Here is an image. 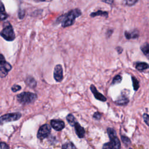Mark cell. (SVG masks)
Wrapping results in <instances>:
<instances>
[{
    "instance_id": "f1b7e54d",
    "label": "cell",
    "mask_w": 149,
    "mask_h": 149,
    "mask_svg": "<svg viewBox=\"0 0 149 149\" xmlns=\"http://www.w3.org/2000/svg\"><path fill=\"white\" fill-rule=\"evenodd\" d=\"M5 62H6V61L3 55L0 54V64H3Z\"/></svg>"
},
{
    "instance_id": "4fadbf2b",
    "label": "cell",
    "mask_w": 149,
    "mask_h": 149,
    "mask_svg": "<svg viewBox=\"0 0 149 149\" xmlns=\"http://www.w3.org/2000/svg\"><path fill=\"white\" fill-rule=\"evenodd\" d=\"M125 37L127 39L130 38H135L139 36V32L137 30H133L132 31H126L125 32Z\"/></svg>"
},
{
    "instance_id": "83f0119b",
    "label": "cell",
    "mask_w": 149,
    "mask_h": 149,
    "mask_svg": "<svg viewBox=\"0 0 149 149\" xmlns=\"http://www.w3.org/2000/svg\"><path fill=\"white\" fill-rule=\"evenodd\" d=\"M102 149H112V148L109 143H105L103 145Z\"/></svg>"
},
{
    "instance_id": "6da1fadb",
    "label": "cell",
    "mask_w": 149,
    "mask_h": 149,
    "mask_svg": "<svg viewBox=\"0 0 149 149\" xmlns=\"http://www.w3.org/2000/svg\"><path fill=\"white\" fill-rule=\"evenodd\" d=\"M81 15V11L79 9H74L69 11L64 15L61 16L58 20L61 21L62 26L66 27L73 24L76 17Z\"/></svg>"
},
{
    "instance_id": "5bb4252c",
    "label": "cell",
    "mask_w": 149,
    "mask_h": 149,
    "mask_svg": "<svg viewBox=\"0 0 149 149\" xmlns=\"http://www.w3.org/2000/svg\"><path fill=\"white\" fill-rule=\"evenodd\" d=\"M149 68V65L145 62H138L136 65V68L139 71H143Z\"/></svg>"
},
{
    "instance_id": "4316f807",
    "label": "cell",
    "mask_w": 149,
    "mask_h": 149,
    "mask_svg": "<svg viewBox=\"0 0 149 149\" xmlns=\"http://www.w3.org/2000/svg\"><path fill=\"white\" fill-rule=\"evenodd\" d=\"M0 148H1V149H9L8 146L3 142L0 143Z\"/></svg>"
},
{
    "instance_id": "d4e9b609",
    "label": "cell",
    "mask_w": 149,
    "mask_h": 149,
    "mask_svg": "<svg viewBox=\"0 0 149 149\" xmlns=\"http://www.w3.org/2000/svg\"><path fill=\"white\" fill-rule=\"evenodd\" d=\"M21 89V87L19 85H16V84H15L13 85L12 87V90L13 91V92H16V91H17L19 90H20Z\"/></svg>"
},
{
    "instance_id": "1f68e13d",
    "label": "cell",
    "mask_w": 149,
    "mask_h": 149,
    "mask_svg": "<svg viewBox=\"0 0 149 149\" xmlns=\"http://www.w3.org/2000/svg\"><path fill=\"white\" fill-rule=\"evenodd\" d=\"M38 1H44V0H38Z\"/></svg>"
},
{
    "instance_id": "3957f363",
    "label": "cell",
    "mask_w": 149,
    "mask_h": 149,
    "mask_svg": "<svg viewBox=\"0 0 149 149\" xmlns=\"http://www.w3.org/2000/svg\"><path fill=\"white\" fill-rule=\"evenodd\" d=\"M107 133L110 139L109 144L112 149H120V142L116 136V131L111 127L107 129Z\"/></svg>"
},
{
    "instance_id": "ba28073f",
    "label": "cell",
    "mask_w": 149,
    "mask_h": 149,
    "mask_svg": "<svg viewBox=\"0 0 149 149\" xmlns=\"http://www.w3.org/2000/svg\"><path fill=\"white\" fill-rule=\"evenodd\" d=\"M12 69V66L8 62H5L3 64H0V77H5L8 72L10 71Z\"/></svg>"
},
{
    "instance_id": "8fae6325",
    "label": "cell",
    "mask_w": 149,
    "mask_h": 149,
    "mask_svg": "<svg viewBox=\"0 0 149 149\" xmlns=\"http://www.w3.org/2000/svg\"><path fill=\"white\" fill-rule=\"evenodd\" d=\"M74 126L76 133L78 136V137L79 138L84 137L85 134V130L84 128L81 126H80V125L77 122L75 123Z\"/></svg>"
},
{
    "instance_id": "7a4b0ae2",
    "label": "cell",
    "mask_w": 149,
    "mask_h": 149,
    "mask_svg": "<svg viewBox=\"0 0 149 149\" xmlns=\"http://www.w3.org/2000/svg\"><path fill=\"white\" fill-rule=\"evenodd\" d=\"M37 97L36 94L30 92H23L17 95L18 101L22 104H28L34 102Z\"/></svg>"
},
{
    "instance_id": "ac0fdd59",
    "label": "cell",
    "mask_w": 149,
    "mask_h": 149,
    "mask_svg": "<svg viewBox=\"0 0 149 149\" xmlns=\"http://www.w3.org/2000/svg\"><path fill=\"white\" fill-rule=\"evenodd\" d=\"M62 149H77L73 143L72 142H68L62 145Z\"/></svg>"
},
{
    "instance_id": "44dd1931",
    "label": "cell",
    "mask_w": 149,
    "mask_h": 149,
    "mask_svg": "<svg viewBox=\"0 0 149 149\" xmlns=\"http://www.w3.org/2000/svg\"><path fill=\"white\" fill-rule=\"evenodd\" d=\"M122 81V77L120 75H116L115 77H114V78L113 79L112 82V84H118L119 83H120Z\"/></svg>"
},
{
    "instance_id": "e0dca14e",
    "label": "cell",
    "mask_w": 149,
    "mask_h": 149,
    "mask_svg": "<svg viewBox=\"0 0 149 149\" xmlns=\"http://www.w3.org/2000/svg\"><path fill=\"white\" fill-rule=\"evenodd\" d=\"M66 119H67V121L68 122V123H69L71 126H74L75 123L76 122L74 116L72 114H71V113L69 114V115L66 116Z\"/></svg>"
},
{
    "instance_id": "30bf717a",
    "label": "cell",
    "mask_w": 149,
    "mask_h": 149,
    "mask_svg": "<svg viewBox=\"0 0 149 149\" xmlns=\"http://www.w3.org/2000/svg\"><path fill=\"white\" fill-rule=\"evenodd\" d=\"M90 90L92 92V93L94 94L95 98L101 101H105L107 100V98L105 97H104L101 93H99L98 91V90H97V88H95V87L93 85V84H91L90 86Z\"/></svg>"
},
{
    "instance_id": "52a82bcc",
    "label": "cell",
    "mask_w": 149,
    "mask_h": 149,
    "mask_svg": "<svg viewBox=\"0 0 149 149\" xmlns=\"http://www.w3.org/2000/svg\"><path fill=\"white\" fill-rule=\"evenodd\" d=\"M54 77L55 80L58 81H61L63 79V70L61 65L55 66L54 70Z\"/></svg>"
},
{
    "instance_id": "d6a6232c",
    "label": "cell",
    "mask_w": 149,
    "mask_h": 149,
    "mask_svg": "<svg viewBox=\"0 0 149 149\" xmlns=\"http://www.w3.org/2000/svg\"><path fill=\"white\" fill-rule=\"evenodd\" d=\"M129 149H133V148H129Z\"/></svg>"
},
{
    "instance_id": "ffe728a7",
    "label": "cell",
    "mask_w": 149,
    "mask_h": 149,
    "mask_svg": "<svg viewBox=\"0 0 149 149\" xmlns=\"http://www.w3.org/2000/svg\"><path fill=\"white\" fill-rule=\"evenodd\" d=\"M98 15H101V16H107L108 13L106 12H103L101 10H98L97 12H94L90 14V16H98Z\"/></svg>"
},
{
    "instance_id": "4dcf8cb0",
    "label": "cell",
    "mask_w": 149,
    "mask_h": 149,
    "mask_svg": "<svg viewBox=\"0 0 149 149\" xmlns=\"http://www.w3.org/2000/svg\"><path fill=\"white\" fill-rule=\"evenodd\" d=\"M5 12V6L2 2L0 1V12Z\"/></svg>"
},
{
    "instance_id": "9c48e42d",
    "label": "cell",
    "mask_w": 149,
    "mask_h": 149,
    "mask_svg": "<svg viewBox=\"0 0 149 149\" xmlns=\"http://www.w3.org/2000/svg\"><path fill=\"white\" fill-rule=\"evenodd\" d=\"M51 125L56 131H61L65 127V123L60 120H52L51 121Z\"/></svg>"
},
{
    "instance_id": "cb8c5ba5",
    "label": "cell",
    "mask_w": 149,
    "mask_h": 149,
    "mask_svg": "<svg viewBox=\"0 0 149 149\" xmlns=\"http://www.w3.org/2000/svg\"><path fill=\"white\" fill-rule=\"evenodd\" d=\"M8 15L5 12H0V20H3L6 19L8 17Z\"/></svg>"
},
{
    "instance_id": "484cf974",
    "label": "cell",
    "mask_w": 149,
    "mask_h": 149,
    "mask_svg": "<svg viewBox=\"0 0 149 149\" xmlns=\"http://www.w3.org/2000/svg\"><path fill=\"white\" fill-rule=\"evenodd\" d=\"M101 113H100V112H95L94 113V115H93V118H94V119H97V120H98V119H100V118H101Z\"/></svg>"
},
{
    "instance_id": "7c38bea8",
    "label": "cell",
    "mask_w": 149,
    "mask_h": 149,
    "mask_svg": "<svg viewBox=\"0 0 149 149\" xmlns=\"http://www.w3.org/2000/svg\"><path fill=\"white\" fill-rule=\"evenodd\" d=\"M128 98L124 95H122L115 101V102L118 105H126L128 103Z\"/></svg>"
},
{
    "instance_id": "7402d4cb",
    "label": "cell",
    "mask_w": 149,
    "mask_h": 149,
    "mask_svg": "<svg viewBox=\"0 0 149 149\" xmlns=\"http://www.w3.org/2000/svg\"><path fill=\"white\" fill-rule=\"evenodd\" d=\"M121 139H122V141H123V143L124 144H125L126 146H128V145L130 144V143H131L130 140L126 136H121Z\"/></svg>"
},
{
    "instance_id": "9a60e30c",
    "label": "cell",
    "mask_w": 149,
    "mask_h": 149,
    "mask_svg": "<svg viewBox=\"0 0 149 149\" xmlns=\"http://www.w3.org/2000/svg\"><path fill=\"white\" fill-rule=\"evenodd\" d=\"M141 50L145 55V56L149 59V44L147 43L144 44L141 47Z\"/></svg>"
},
{
    "instance_id": "5b68a950",
    "label": "cell",
    "mask_w": 149,
    "mask_h": 149,
    "mask_svg": "<svg viewBox=\"0 0 149 149\" xmlns=\"http://www.w3.org/2000/svg\"><path fill=\"white\" fill-rule=\"evenodd\" d=\"M21 116L20 113H10L3 115L0 117V124L17 120L20 118Z\"/></svg>"
},
{
    "instance_id": "8992f818",
    "label": "cell",
    "mask_w": 149,
    "mask_h": 149,
    "mask_svg": "<svg viewBox=\"0 0 149 149\" xmlns=\"http://www.w3.org/2000/svg\"><path fill=\"white\" fill-rule=\"evenodd\" d=\"M50 132H51V127L48 125L45 124L40 127V128L38 131L37 136L39 139L42 140L47 137L49 136Z\"/></svg>"
},
{
    "instance_id": "f546056e",
    "label": "cell",
    "mask_w": 149,
    "mask_h": 149,
    "mask_svg": "<svg viewBox=\"0 0 149 149\" xmlns=\"http://www.w3.org/2000/svg\"><path fill=\"white\" fill-rule=\"evenodd\" d=\"M20 19H22L24 16V10H20L19 12V15H18Z\"/></svg>"
},
{
    "instance_id": "603a6c76",
    "label": "cell",
    "mask_w": 149,
    "mask_h": 149,
    "mask_svg": "<svg viewBox=\"0 0 149 149\" xmlns=\"http://www.w3.org/2000/svg\"><path fill=\"white\" fill-rule=\"evenodd\" d=\"M143 120L144 121V122L148 125L149 126V115L147 113H144L143 115Z\"/></svg>"
},
{
    "instance_id": "277c9868",
    "label": "cell",
    "mask_w": 149,
    "mask_h": 149,
    "mask_svg": "<svg viewBox=\"0 0 149 149\" xmlns=\"http://www.w3.org/2000/svg\"><path fill=\"white\" fill-rule=\"evenodd\" d=\"M0 35L5 40L8 41H13L15 38V33L12 26L10 24L2 29L0 33Z\"/></svg>"
},
{
    "instance_id": "2e32d148",
    "label": "cell",
    "mask_w": 149,
    "mask_h": 149,
    "mask_svg": "<svg viewBox=\"0 0 149 149\" xmlns=\"http://www.w3.org/2000/svg\"><path fill=\"white\" fill-rule=\"evenodd\" d=\"M26 83L30 87H35L37 84L36 80L31 77H27L26 80Z\"/></svg>"
},
{
    "instance_id": "d6986e66",
    "label": "cell",
    "mask_w": 149,
    "mask_h": 149,
    "mask_svg": "<svg viewBox=\"0 0 149 149\" xmlns=\"http://www.w3.org/2000/svg\"><path fill=\"white\" fill-rule=\"evenodd\" d=\"M132 83H133V88L135 91L137 90L139 88V81L136 78H135L134 76L132 77Z\"/></svg>"
}]
</instances>
